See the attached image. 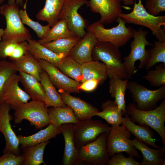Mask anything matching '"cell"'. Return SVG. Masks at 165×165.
<instances>
[{
  "label": "cell",
  "mask_w": 165,
  "mask_h": 165,
  "mask_svg": "<svg viewBox=\"0 0 165 165\" xmlns=\"http://www.w3.org/2000/svg\"><path fill=\"white\" fill-rule=\"evenodd\" d=\"M93 60H100L106 67L108 78L131 79L132 76L127 73L119 48L111 43L98 41L92 54Z\"/></svg>",
  "instance_id": "cell-1"
},
{
  "label": "cell",
  "mask_w": 165,
  "mask_h": 165,
  "mask_svg": "<svg viewBox=\"0 0 165 165\" xmlns=\"http://www.w3.org/2000/svg\"><path fill=\"white\" fill-rule=\"evenodd\" d=\"M148 32L141 27L138 31L134 29V40L130 42L131 51L129 54L124 57L123 62L127 73L132 76L138 69L144 68L150 57L149 50H146L147 45L153 46L147 40Z\"/></svg>",
  "instance_id": "cell-2"
},
{
  "label": "cell",
  "mask_w": 165,
  "mask_h": 165,
  "mask_svg": "<svg viewBox=\"0 0 165 165\" xmlns=\"http://www.w3.org/2000/svg\"><path fill=\"white\" fill-rule=\"evenodd\" d=\"M126 109V113L133 122L153 129L160 135L163 145H165V98L158 106L152 110H139L136 108L134 103H129Z\"/></svg>",
  "instance_id": "cell-3"
},
{
  "label": "cell",
  "mask_w": 165,
  "mask_h": 165,
  "mask_svg": "<svg viewBox=\"0 0 165 165\" xmlns=\"http://www.w3.org/2000/svg\"><path fill=\"white\" fill-rule=\"evenodd\" d=\"M119 16L126 23L144 26L150 29L158 41H165V31L161 26H165V16H154L148 13L142 3V0L135 1L133 11L129 13H122Z\"/></svg>",
  "instance_id": "cell-4"
},
{
  "label": "cell",
  "mask_w": 165,
  "mask_h": 165,
  "mask_svg": "<svg viewBox=\"0 0 165 165\" xmlns=\"http://www.w3.org/2000/svg\"><path fill=\"white\" fill-rule=\"evenodd\" d=\"M116 22L118 24L110 29L105 28L99 20L88 26L87 31L92 33L97 40L111 43L118 48L125 45L133 38L134 29L130 26L127 27L126 23L120 16Z\"/></svg>",
  "instance_id": "cell-5"
},
{
  "label": "cell",
  "mask_w": 165,
  "mask_h": 165,
  "mask_svg": "<svg viewBox=\"0 0 165 165\" xmlns=\"http://www.w3.org/2000/svg\"><path fill=\"white\" fill-rule=\"evenodd\" d=\"M20 11L19 5L16 3L13 5L4 4L0 7V14L4 17L6 23L2 39L21 42L31 38L29 30L22 21Z\"/></svg>",
  "instance_id": "cell-6"
},
{
  "label": "cell",
  "mask_w": 165,
  "mask_h": 165,
  "mask_svg": "<svg viewBox=\"0 0 165 165\" xmlns=\"http://www.w3.org/2000/svg\"><path fill=\"white\" fill-rule=\"evenodd\" d=\"M132 134L123 124L112 126L107 139V150L109 157L116 153L125 152L129 156L142 158L130 139Z\"/></svg>",
  "instance_id": "cell-7"
},
{
  "label": "cell",
  "mask_w": 165,
  "mask_h": 165,
  "mask_svg": "<svg viewBox=\"0 0 165 165\" xmlns=\"http://www.w3.org/2000/svg\"><path fill=\"white\" fill-rule=\"evenodd\" d=\"M48 109L44 102L32 100L14 110V122L17 124L26 120L36 130L41 129L50 124Z\"/></svg>",
  "instance_id": "cell-8"
},
{
  "label": "cell",
  "mask_w": 165,
  "mask_h": 165,
  "mask_svg": "<svg viewBox=\"0 0 165 165\" xmlns=\"http://www.w3.org/2000/svg\"><path fill=\"white\" fill-rule=\"evenodd\" d=\"M127 89L136 108L141 110L154 109L160 101L165 98V86L151 90L136 81H130L128 83Z\"/></svg>",
  "instance_id": "cell-9"
},
{
  "label": "cell",
  "mask_w": 165,
  "mask_h": 165,
  "mask_svg": "<svg viewBox=\"0 0 165 165\" xmlns=\"http://www.w3.org/2000/svg\"><path fill=\"white\" fill-rule=\"evenodd\" d=\"M88 0H66L59 13L58 19H64L70 30L76 37L83 38L86 32L87 21L78 13V9L84 4L87 5Z\"/></svg>",
  "instance_id": "cell-10"
},
{
  "label": "cell",
  "mask_w": 165,
  "mask_h": 165,
  "mask_svg": "<svg viewBox=\"0 0 165 165\" xmlns=\"http://www.w3.org/2000/svg\"><path fill=\"white\" fill-rule=\"evenodd\" d=\"M110 129L108 125L102 121L91 119L74 124V136L76 148L79 150L82 146L94 141L102 133L108 134Z\"/></svg>",
  "instance_id": "cell-11"
},
{
  "label": "cell",
  "mask_w": 165,
  "mask_h": 165,
  "mask_svg": "<svg viewBox=\"0 0 165 165\" xmlns=\"http://www.w3.org/2000/svg\"><path fill=\"white\" fill-rule=\"evenodd\" d=\"M108 133L100 134L94 141L79 150L80 163L85 162L94 165H106L110 158L107 150Z\"/></svg>",
  "instance_id": "cell-12"
},
{
  "label": "cell",
  "mask_w": 165,
  "mask_h": 165,
  "mask_svg": "<svg viewBox=\"0 0 165 165\" xmlns=\"http://www.w3.org/2000/svg\"><path fill=\"white\" fill-rule=\"evenodd\" d=\"M11 109L10 105L5 102L0 105V132L3 134L6 142L3 152H9L18 156L20 153V144L10 123L13 119L9 114Z\"/></svg>",
  "instance_id": "cell-13"
},
{
  "label": "cell",
  "mask_w": 165,
  "mask_h": 165,
  "mask_svg": "<svg viewBox=\"0 0 165 165\" xmlns=\"http://www.w3.org/2000/svg\"><path fill=\"white\" fill-rule=\"evenodd\" d=\"M121 0H90L87 5L90 10L99 13V21L101 23L110 24L116 21L122 13Z\"/></svg>",
  "instance_id": "cell-14"
},
{
  "label": "cell",
  "mask_w": 165,
  "mask_h": 165,
  "mask_svg": "<svg viewBox=\"0 0 165 165\" xmlns=\"http://www.w3.org/2000/svg\"><path fill=\"white\" fill-rule=\"evenodd\" d=\"M38 61L42 69L47 73L56 88L70 93H80L79 89L80 84L79 82L66 75L53 64L43 60Z\"/></svg>",
  "instance_id": "cell-15"
},
{
  "label": "cell",
  "mask_w": 165,
  "mask_h": 165,
  "mask_svg": "<svg viewBox=\"0 0 165 165\" xmlns=\"http://www.w3.org/2000/svg\"><path fill=\"white\" fill-rule=\"evenodd\" d=\"M64 103L73 110L76 117L80 121L91 119L99 111L96 107L80 98L72 96L70 93L59 89Z\"/></svg>",
  "instance_id": "cell-16"
},
{
  "label": "cell",
  "mask_w": 165,
  "mask_h": 165,
  "mask_svg": "<svg viewBox=\"0 0 165 165\" xmlns=\"http://www.w3.org/2000/svg\"><path fill=\"white\" fill-rule=\"evenodd\" d=\"M74 126L73 123H64L59 128L64 140L63 165H77L80 163L79 150L76 148L74 141Z\"/></svg>",
  "instance_id": "cell-17"
},
{
  "label": "cell",
  "mask_w": 165,
  "mask_h": 165,
  "mask_svg": "<svg viewBox=\"0 0 165 165\" xmlns=\"http://www.w3.org/2000/svg\"><path fill=\"white\" fill-rule=\"evenodd\" d=\"M20 82L19 76L16 74L8 81L4 92V102L10 105L11 109L14 110L31 99L20 87Z\"/></svg>",
  "instance_id": "cell-18"
},
{
  "label": "cell",
  "mask_w": 165,
  "mask_h": 165,
  "mask_svg": "<svg viewBox=\"0 0 165 165\" xmlns=\"http://www.w3.org/2000/svg\"><path fill=\"white\" fill-rule=\"evenodd\" d=\"M98 41L91 32L87 31L72 48L68 56L82 64L92 60L93 48Z\"/></svg>",
  "instance_id": "cell-19"
},
{
  "label": "cell",
  "mask_w": 165,
  "mask_h": 165,
  "mask_svg": "<svg viewBox=\"0 0 165 165\" xmlns=\"http://www.w3.org/2000/svg\"><path fill=\"white\" fill-rule=\"evenodd\" d=\"M123 117L122 124L133 135L138 141L154 149L161 147L158 145L155 141L154 134L149 127L145 125L136 124L131 120L129 116L126 113Z\"/></svg>",
  "instance_id": "cell-20"
},
{
  "label": "cell",
  "mask_w": 165,
  "mask_h": 165,
  "mask_svg": "<svg viewBox=\"0 0 165 165\" xmlns=\"http://www.w3.org/2000/svg\"><path fill=\"white\" fill-rule=\"evenodd\" d=\"M132 142L136 148L141 153L143 159L141 165H164L165 145L158 149H152L141 142L135 137Z\"/></svg>",
  "instance_id": "cell-21"
},
{
  "label": "cell",
  "mask_w": 165,
  "mask_h": 165,
  "mask_svg": "<svg viewBox=\"0 0 165 165\" xmlns=\"http://www.w3.org/2000/svg\"><path fill=\"white\" fill-rule=\"evenodd\" d=\"M27 42L28 51L38 61L44 60L57 68L66 57L63 54L55 53L35 40L30 38Z\"/></svg>",
  "instance_id": "cell-22"
},
{
  "label": "cell",
  "mask_w": 165,
  "mask_h": 165,
  "mask_svg": "<svg viewBox=\"0 0 165 165\" xmlns=\"http://www.w3.org/2000/svg\"><path fill=\"white\" fill-rule=\"evenodd\" d=\"M27 41L20 42L10 40H3L0 42V59L9 58L12 61L17 60L26 54Z\"/></svg>",
  "instance_id": "cell-23"
},
{
  "label": "cell",
  "mask_w": 165,
  "mask_h": 165,
  "mask_svg": "<svg viewBox=\"0 0 165 165\" xmlns=\"http://www.w3.org/2000/svg\"><path fill=\"white\" fill-rule=\"evenodd\" d=\"M61 133L59 128L50 124L45 129L41 130L32 135L25 136L20 135L17 136L21 147L35 145L49 141Z\"/></svg>",
  "instance_id": "cell-24"
},
{
  "label": "cell",
  "mask_w": 165,
  "mask_h": 165,
  "mask_svg": "<svg viewBox=\"0 0 165 165\" xmlns=\"http://www.w3.org/2000/svg\"><path fill=\"white\" fill-rule=\"evenodd\" d=\"M43 87L46 96L44 104L47 108L49 107H66L63 101L60 93L50 81L49 75L44 70L40 74V81Z\"/></svg>",
  "instance_id": "cell-25"
},
{
  "label": "cell",
  "mask_w": 165,
  "mask_h": 165,
  "mask_svg": "<svg viewBox=\"0 0 165 165\" xmlns=\"http://www.w3.org/2000/svg\"><path fill=\"white\" fill-rule=\"evenodd\" d=\"M18 75L24 91L32 100L44 103L45 94L40 82L34 76L21 72H19Z\"/></svg>",
  "instance_id": "cell-26"
},
{
  "label": "cell",
  "mask_w": 165,
  "mask_h": 165,
  "mask_svg": "<svg viewBox=\"0 0 165 165\" xmlns=\"http://www.w3.org/2000/svg\"><path fill=\"white\" fill-rule=\"evenodd\" d=\"M65 0H46L44 7L36 15L37 19L47 22L52 27L59 20V13Z\"/></svg>",
  "instance_id": "cell-27"
},
{
  "label": "cell",
  "mask_w": 165,
  "mask_h": 165,
  "mask_svg": "<svg viewBox=\"0 0 165 165\" xmlns=\"http://www.w3.org/2000/svg\"><path fill=\"white\" fill-rule=\"evenodd\" d=\"M50 123L59 128L64 123L76 124L79 122L73 110L69 106L66 107H51L48 109Z\"/></svg>",
  "instance_id": "cell-28"
},
{
  "label": "cell",
  "mask_w": 165,
  "mask_h": 165,
  "mask_svg": "<svg viewBox=\"0 0 165 165\" xmlns=\"http://www.w3.org/2000/svg\"><path fill=\"white\" fill-rule=\"evenodd\" d=\"M12 62L17 71L31 75L40 81V74L43 70L39 61L29 51L19 59Z\"/></svg>",
  "instance_id": "cell-29"
},
{
  "label": "cell",
  "mask_w": 165,
  "mask_h": 165,
  "mask_svg": "<svg viewBox=\"0 0 165 165\" xmlns=\"http://www.w3.org/2000/svg\"><path fill=\"white\" fill-rule=\"evenodd\" d=\"M83 79L81 83L91 79H97L102 83L108 78L105 64L98 60H93L82 64Z\"/></svg>",
  "instance_id": "cell-30"
},
{
  "label": "cell",
  "mask_w": 165,
  "mask_h": 165,
  "mask_svg": "<svg viewBox=\"0 0 165 165\" xmlns=\"http://www.w3.org/2000/svg\"><path fill=\"white\" fill-rule=\"evenodd\" d=\"M110 79L109 93L111 96L115 98L114 101L117 105L119 109L125 114L126 111L125 94L129 79L116 78H112Z\"/></svg>",
  "instance_id": "cell-31"
},
{
  "label": "cell",
  "mask_w": 165,
  "mask_h": 165,
  "mask_svg": "<svg viewBox=\"0 0 165 165\" xmlns=\"http://www.w3.org/2000/svg\"><path fill=\"white\" fill-rule=\"evenodd\" d=\"M101 112H98L96 116L105 120L112 126L121 125L124 113L120 110L114 101L108 100L103 102L101 106Z\"/></svg>",
  "instance_id": "cell-32"
},
{
  "label": "cell",
  "mask_w": 165,
  "mask_h": 165,
  "mask_svg": "<svg viewBox=\"0 0 165 165\" xmlns=\"http://www.w3.org/2000/svg\"><path fill=\"white\" fill-rule=\"evenodd\" d=\"M49 142L48 141L34 145L21 147L25 157L22 165H46L43 154L45 147Z\"/></svg>",
  "instance_id": "cell-33"
},
{
  "label": "cell",
  "mask_w": 165,
  "mask_h": 165,
  "mask_svg": "<svg viewBox=\"0 0 165 165\" xmlns=\"http://www.w3.org/2000/svg\"><path fill=\"white\" fill-rule=\"evenodd\" d=\"M74 37L76 36L69 29L66 21L60 19L50 28L46 36L38 42L43 45L59 39Z\"/></svg>",
  "instance_id": "cell-34"
},
{
  "label": "cell",
  "mask_w": 165,
  "mask_h": 165,
  "mask_svg": "<svg viewBox=\"0 0 165 165\" xmlns=\"http://www.w3.org/2000/svg\"><path fill=\"white\" fill-rule=\"evenodd\" d=\"M57 68L66 75L76 81L81 82L83 79L82 64L68 56L63 59Z\"/></svg>",
  "instance_id": "cell-35"
},
{
  "label": "cell",
  "mask_w": 165,
  "mask_h": 165,
  "mask_svg": "<svg viewBox=\"0 0 165 165\" xmlns=\"http://www.w3.org/2000/svg\"><path fill=\"white\" fill-rule=\"evenodd\" d=\"M80 38L77 37L61 38L43 45L55 53L66 57Z\"/></svg>",
  "instance_id": "cell-36"
},
{
  "label": "cell",
  "mask_w": 165,
  "mask_h": 165,
  "mask_svg": "<svg viewBox=\"0 0 165 165\" xmlns=\"http://www.w3.org/2000/svg\"><path fill=\"white\" fill-rule=\"evenodd\" d=\"M17 72L13 62L6 59L0 60V105L4 102V92L6 85Z\"/></svg>",
  "instance_id": "cell-37"
},
{
  "label": "cell",
  "mask_w": 165,
  "mask_h": 165,
  "mask_svg": "<svg viewBox=\"0 0 165 165\" xmlns=\"http://www.w3.org/2000/svg\"><path fill=\"white\" fill-rule=\"evenodd\" d=\"M23 7L24 9H20V16L23 23L34 31L37 36L40 39H43L50 30V26L48 24L46 25H42L38 21L32 20L27 13L26 3L24 4Z\"/></svg>",
  "instance_id": "cell-38"
},
{
  "label": "cell",
  "mask_w": 165,
  "mask_h": 165,
  "mask_svg": "<svg viewBox=\"0 0 165 165\" xmlns=\"http://www.w3.org/2000/svg\"><path fill=\"white\" fill-rule=\"evenodd\" d=\"M153 47L149 50L150 57L145 67L146 70L149 69L159 62L165 64V41L162 42L155 41Z\"/></svg>",
  "instance_id": "cell-39"
},
{
  "label": "cell",
  "mask_w": 165,
  "mask_h": 165,
  "mask_svg": "<svg viewBox=\"0 0 165 165\" xmlns=\"http://www.w3.org/2000/svg\"><path fill=\"white\" fill-rule=\"evenodd\" d=\"M144 78L152 86L159 88L165 86V64L156 66L155 69L148 71Z\"/></svg>",
  "instance_id": "cell-40"
},
{
  "label": "cell",
  "mask_w": 165,
  "mask_h": 165,
  "mask_svg": "<svg viewBox=\"0 0 165 165\" xmlns=\"http://www.w3.org/2000/svg\"><path fill=\"white\" fill-rule=\"evenodd\" d=\"M108 165H140V163L133 157H125L122 152H118L110 157L107 163Z\"/></svg>",
  "instance_id": "cell-41"
},
{
  "label": "cell",
  "mask_w": 165,
  "mask_h": 165,
  "mask_svg": "<svg viewBox=\"0 0 165 165\" xmlns=\"http://www.w3.org/2000/svg\"><path fill=\"white\" fill-rule=\"evenodd\" d=\"M145 8L151 15L157 16L165 11V0H147Z\"/></svg>",
  "instance_id": "cell-42"
},
{
  "label": "cell",
  "mask_w": 165,
  "mask_h": 165,
  "mask_svg": "<svg viewBox=\"0 0 165 165\" xmlns=\"http://www.w3.org/2000/svg\"><path fill=\"white\" fill-rule=\"evenodd\" d=\"M25 157L24 154L17 156L10 152H5L0 157V165H22Z\"/></svg>",
  "instance_id": "cell-43"
},
{
  "label": "cell",
  "mask_w": 165,
  "mask_h": 165,
  "mask_svg": "<svg viewBox=\"0 0 165 165\" xmlns=\"http://www.w3.org/2000/svg\"><path fill=\"white\" fill-rule=\"evenodd\" d=\"M101 83L100 81L98 80H89L81 83L79 86V89L80 90L85 91L91 92L94 90Z\"/></svg>",
  "instance_id": "cell-44"
},
{
  "label": "cell",
  "mask_w": 165,
  "mask_h": 165,
  "mask_svg": "<svg viewBox=\"0 0 165 165\" xmlns=\"http://www.w3.org/2000/svg\"><path fill=\"white\" fill-rule=\"evenodd\" d=\"M15 3L21 6L24 5V0H8V4L10 5H13Z\"/></svg>",
  "instance_id": "cell-45"
},
{
  "label": "cell",
  "mask_w": 165,
  "mask_h": 165,
  "mask_svg": "<svg viewBox=\"0 0 165 165\" xmlns=\"http://www.w3.org/2000/svg\"><path fill=\"white\" fill-rule=\"evenodd\" d=\"M136 0H122V1L126 5L131 6L134 5Z\"/></svg>",
  "instance_id": "cell-46"
},
{
  "label": "cell",
  "mask_w": 165,
  "mask_h": 165,
  "mask_svg": "<svg viewBox=\"0 0 165 165\" xmlns=\"http://www.w3.org/2000/svg\"><path fill=\"white\" fill-rule=\"evenodd\" d=\"M4 32V29L2 28H0V42L2 40Z\"/></svg>",
  "instance_id": "cell-47"
},
{
  "label": "cell",
  "mask_w": 165,
  "mask_h": 165,
  "mask_svg": "<svg viewBox=\"0 0 165 165\" xmlns=\"http://www.w3.org/2000/svg\"><path fill=\"white\" fill-rule=\"evenodd\" d=\"M5 0H0V5L2 4Z\"/></svg>",
  "instance_id": "cell-48"
}]
</instances>
